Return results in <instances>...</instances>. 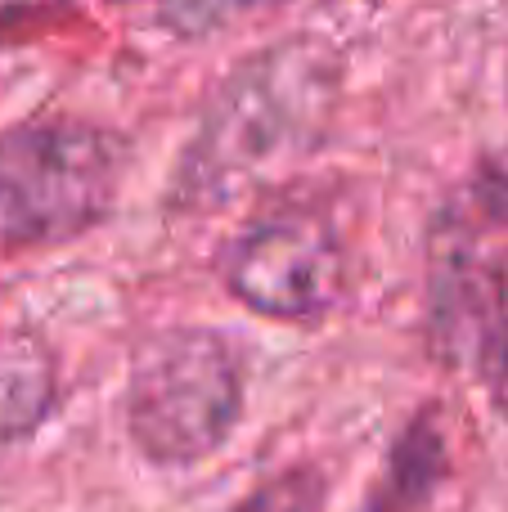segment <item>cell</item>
Returning <instances> with one entry per match:
<instances>
[{
  "label": "cell",
  "instance_id": "6da1fadb",
  "mask_svg": "<svg viewBox=\"0 0 508 512\" xmlns=\"http://www.w3.org/2000/svg\"><path fill=\"white\" fill-rule=\"evenodd\" d=\"M342 90V59L315 36L248 54L216 86L194 144L185 149L171 203L212 212L288 171L329 131Z\"/></svg>",
  "mask_w": 508,
  "mask_h": 512
},
{
  "label": "cell",
  "instance_id": "7a4b0ae2",
  "mask_svg": "<svg viewBox=\"0 0 508 512\" xmlns=\"http://www.w3.org/2000/svg\"><path fill=\"white\" fill-rule=\"evenodd\" d=\"M122 140L81 117H32L0 135V252L54 248L108 216Z\"/></svg>",
  "mask_w": 508,
  "mask_h": 512
},
{
  "label": "cell",
  "instance_id": "3957f363",
  "mask_svg": "<svg viewBox=\"0 0 508 512\" xmlns=\"http://www.w3.org/2000/svg\"><path fill=\"white\" fill-rule=\"evenodd\" d=\"M243 418V355L216 328H167L140 342L126 378V427L144 459L185 468L230 441Z\"/></svg>",
  "mask_w": 508,
  "mask_h": 512
},
{
  "label": "cell",
  "instance_id": "277c9868",
  "mask_svg": "<svg viewBox=\"0 0 508 512\" xmlns=\"http://www.w3.org/2000/svg\"><path fill=\"white\" fill-rule=\"evenodd\" d=\"M221 274L248 310L306 324L338 306L347 288V252L324 216L279 212L248 225L230 243Z\"/></svg>",
  "mask_w": 508,
  "mask_h": 512
},
{
  "label": "cell",
  "instance_id": "5b68a950",
  "mask_svg": "<svg viewBox=\"0 0 508 512\" xmlns=\"http://www.w3.org/2000/svg\"><path fill=\"white\" fill-rule=\"evenodd\" d=\"M59 369L36 333H0V450L27 441L50 418Z\"/></svg>",
  "mask_w": 508,
  "mask_h": 512
},
{
  "label": "cell",
  "instance_id": "8992f818",
  "mask_svg": "<svg viewBox=\"0 0 508 512\" xmlns=\"http://www.w3.org/2000/svg\"><path fill=\"white\" fill-rule=\"evenodd\" d=\"M167 32L176 36H212L234 23H248L257 14H270L284 0H144Z\"/></svg>",
  "mask_w": 508,
  "mask_h": 512
},
{
  "label": "cell",
  "instance_id": "52a82bcc",
  "mask_svg": "<svg viewBox=\"0 0 508 512\" xmlns=\"http://www.w3.org/2000/svg\"><path fill=\"white\" fill-rule=\"evenodd\" d=\"M324 477L315 468H297L284 477L266 481L261 490H252L248 499H239L225 512H320L324 508Z\"/></svg>",
  "mask_w": 508,
  "mask_h": 512
},
{
  "label": "cell",
  "instance_id": "ba28073f",
  "mask_svg": "<svg viewBox=\"0 0 508 512\" xmlns=\"http://www.w3.org/2000/svg\"><path fill=\"white\" fill-rule=\"evenodd\" d=\"M482 378H486V387H491L495 409H500V414L508 418V310H504L500 328H495V342H491V351H486Z\"/></svg>",
  "mask_w": 508,
  "mask_h": 512
},
{
  "label": "cell",
  "instance_id": "9c48e42d",
  "mask_svg": "<svg viewBox=\"0 0 508 512\" xmlns=\"http://www.w3.org/2000/svg\"><path fill=\"white\" fill-rule=\"evenodd\" d=\"M54 9H63V0H0V41L23 27L45 23Z\"/></svg>",
  "mask_w": 508,
  "mask_h": 512
}]
</instances>
